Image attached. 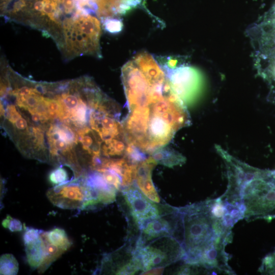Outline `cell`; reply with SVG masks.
Here are the masks:
<instances>
[{
	"label": "cell",
	"instance_id": "1",
	"mask_svg": "<svg viewBox=\"0 0 275 275\" xmlns=\"http://www.w3.org/2000/svg\"><path fill=\"white\" fill-rule=\"evenodd\" d=\"M128 113L122 121L128 142L145 153L165 146L189 124L185 104L153 57L140 52L121 69Z\"/></svg>",
	"mask_w": 275,
	"mask_h": 275
},
{
	"label": "cell",
	"instance_id": "2",
	"mask_svg": "<svg viewBox=\"0 0 275 275\" xmlns=\"http://www.w3.org/2000/svg\"><path fill=\"white\" fill-rule=\"evenodd\" d=\"M177 232L184 252L182 260L205 272L234 273L225 249L232 229L243 219L240 209L223 196L178 208Z\"/></svg>",
	"mask_w": 275,
	"mask_h": 275
},
{
	"label": "cell",
	"instance_id": "3",
	"mask_svg": "<svg viewBox=\"0 0 275 275\" xmlns=\"http://www.w3.org/2000/svg\"><path fill=\"white\" fill-rule=\"evenodd\" d=\"M216 148L227 169L228 184L222 196L237 206L248 221L275 218V171L252 167Z\"/></svg>",
	"mask_w": 275,
	"mask_h": 275
},
{
	"label": "cell",
	"instance_id": "4",
	"mask_svg": "<svg viewBox=\"0 0 275 275\" xmlns=\"http://www.w3.org/2000/svg\"><path fill=\"white\" fill-rule=\"evenodd\" d=\"M140 259L144 272L164 268L183 259L184 252L180 242L173 236H166L143 244H136L134 249Z\"/></svg>",
	"mask_w": 275,
	"mask_h": 275
},
{
	"label": "cell",
	"instance_id": "5",
	"mask_svg": "<svg viewBox=\"0 0 275 275\" xmlns=\"http://www.w3.org/2000/svg\"><path fill=\"white\" fill-rule=\"evenodd\" d=\"M46 197L53 205L64 209L85 210L99 204L81 177L49 189Z\"/></svg>",
	"mask_w": 275,
	"mask_h": 275
},
{
	"label": "cell",
	"instance_id": "6",
	"mask_svg": "<svg viewBox=\"0 0 275 275\" xmlns=\"http://www.w3.org/2000/svg\"><path fill=\"white\" fill-rule=\"evenodd\" d=\"M174 59L169 65L160 64L167 75L174 93L185 104L195 99L201 85L199 73L194 68L185 65L177 66Z\"/></svg>",
	"mask_w": 275,
	"mask_h": 275
},
{
	"label": "cell",
	"instance_id": "7",
	"mask_svg": "<svg viewBox=\"0 0 275 275\" xmlns=\"http://www.w3.org/2000/svg\"><path fill=\"white\" fill-rule=\"evenodd\" d=\"M121 193L131 215L140 230L149 221L161 214L158 206L147 197L134 184L123 187Z\"/></svg>",
	"mask_w": 275,
	"mask_h": 275
},
{
	"label": "cell",
	"instance_id": "8",
	"mask_svg": "<svg viewBox=\"0 0 275 275\" xmlns=\"http://www.w3.org/2000/svg\"><path fill=\"white\" fill-rule=\"evenodd\" d=\"M100 272L115 274H133L142 270L134 250L120 249L103 257Z\"/></svg>",
	"mask_w": 275,
	"mask_h": 275
},
{
	"label": "cell",
	"instance_id": "9",
	"mask_svg": "<svg viewBox=\"0 0 275 275\" xmlns=\"http://www.w3.org/2000/svg\"><path fill=\"white\" fill-rule=\"evenodd\" d=\"M178 221V208H176L169 214H161L159 217L149 221L141 229V235L136 244H143L163 236H174Z\"/></svg>",
	"mask_w": 275,
	"mask_h": 275
},
{
	"label": "cell",
	"instance_id": "10",
	"mask_svg": "<svg viewBox=\"0 0 275 275\" xmlns=\"http://www.w3.org/2000/svg\"><path fill=\"white\" fill-rule=\"evenodd\" d=\"M157 164L150 157L140 162L138 166L135 182L139 189L155 203L160 202V198L152 180V172Z\"/></svg>",
	"mask_w": 275,
	"mask_h": 275
},
{
	"label": "cell",
	"instance_id": "11",
	"mask_svg": "<svg viewBox=\"0 0 275 275\" xmlns=\"http://www.w3.org/2000/svg\"><path fill=\"white\" fill-rule=\"evenodd\" d=\"M151 157L157 164L169 168L181 165L185 161V158L183 155L165 146L155 150L151 153Z\"/></svg>",
	"mask_w": 275,
	"mask_h": 275
},
{
	"label": "cell",
	"instance_id": "12",
	"mask_svg": "<svg viewBox=\"0 0 275 275\" xmlns=\"http://www.w3.org/2000/svg\"><path fill=\"white\" fill-rule=\"evenodd\" d=\"M25 245L27 262L33 269H38L41 264L45 253L44 243L41 235L39 239Z\"/></svg>",
	"mask_w": 275,
	"mask_h": 275
},
{
	"label": "cell",
	"instance_id": "13",
	"mask_svg": "<svg viewBox=\"0 0 275 275\" xmlns=\"http://www.w3.org/2000/svg\"><path fill=\"white\" fill-rule=\"evenodd\" d=\"M41 235L50 243L63 249L66 252L72 244L65 231L60 228H54L46 232L42 231Z\"/></svg>",
	"mask_w": 275,
	"mask_h": 275
},
{
	"label": "cell",
	"instance_id": "14",
	"mask_svg": "<svg viewBox=\"0 0 275 275\" xmlns=\"http://www.w3.org/2000/svg\"><path fill=\"white\" fill-rule=\"evenodd\" d=\"M41 237L44 243L45 253L43 261L38 268L40 273L44 272L53 262L66 252L63 249L50 243L42 236Z\"/></svg>",
	"mask_w": 275,
	"mask_h": 275
},
{
	"label": "cell",
	"instance_id": "15",
	"mask_svg": "<svg viewBox=\"0 0 275 275\" xmlns=\"http://www.w3.org/2000/svg\"><path fill=\"white\" fill-rule=\"evenodd\" d=\"M19 264L15 257L11 254H3L0 258V274L5 275L17 274Z\"/></svg>",
	"mask_w": 275,
	"mask_h": 275
},
{
	"label": "cell",
	"instance_id": "16",
	"mask_svg": "<svg viewBox=\"0 0 275 275\" xmlns=\"http://www.w3.org/2000/svg\"><path fill=\"white\" fill-rule=\"evenodd\" d=\"M69 177L67 171L62 166L57 167L49 175V180L53 185H58L68 181Z\"/></svg>",
	"mask_w": 275,
	"mask_h": 275
},
{
	"label": "cell",
	"instance_id": "17",
	"mask_svg": "<svg viewBox=\"0 0 275 275\" xmlns=\"http://www.w3.org/2000/svg\"><path fill=\"white\" fill-rule=\"evenodd\" d=\"M258 270L262 274H275V251L264 257Z\"/></svg>",
	"mask_w": 275,
	"mask_h": 275
},
{
	"label": "cell",
	"instance_id": "18",
	"mask_svg": "<svg viewBox=\"0 0 275 275\" xmlns=\"http://www.w3.org/2000/svg\"><path fill=\"white\" fill-rule=\"evenodd\" d=\"M104 30L109 33L115 34L120 32L123 28L121 19L117 18H107L101 21Z\"/></svg>",
	"mask_w": 275,
	"mask_h": 275
},
{
	"label": "cell",
	"instance_id": "19",
	"mask_svg": "<svg viewBox=\"0 0 275 275\" xmlns=\"http://www.w3.org/2000/svg\"><path fill=\"white\" fill-rule=\"evenodd\" d=\"M2 224L4 228L12 232L21 231L23 228L22 224L19 219L13 218L9 215L3 219Z\"/></svg>",
	"mask_w": 275,
	"mask_h": 275
},
{
	"label": "cell",
	"instance_id": "20",
	"mask_svg": "<svg viewBox=\"0 0 275 275\" xmlns=\"http://www.w3.org/2000/svg\"><path fill=\"white\" fill-rule=\"evenodd\" d=\"M42 231V230L34 228L25 227L23 235L24 244H27L39 239Z\"/></svg>",
	"mask_w": 275,
	"mask_h": 275
},
{
	"label": "cell",
	"instance_id": "21",
	"mask_svg": "<svg viewBox=\"0 0 275 275\" xmlns=\"http://www.w3.org/2000/svg\"><path fill=\"white\" fill-rule=\"evenodd\" d=\"M264 75L268 80L275 81V57L268 67Z\"/></svg>",
	"mask_w": 275,
	"mask_h": 275
}]
</instances>
